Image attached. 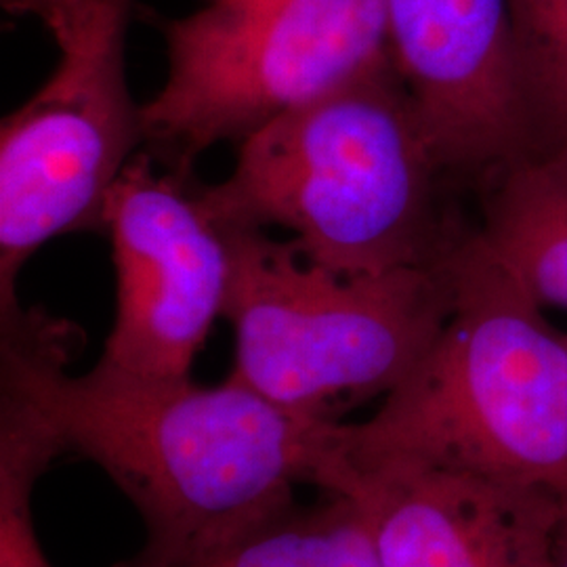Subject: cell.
<instances>
[{"instance_id": "5b68a950", "label": "cell", "mask_w": 567, "mask_h": 567, "mask_svg": "<svg viewBox=\"0 0 567 567\" xmlns=\"http://www.w3.org/2000/svg\"><path fill=\"white\" fill-rule=\"evenodd\" d=\"M158 25L168 79L143 135L179 171L395 63L385 0H217Z\"/></svg>"}, {"instance_id": "5bb4252c", "label": "cell", "mask_w": 567, "mask_h": 567, "mask_svg": "<svg viewBox=\"0 0 567 567\" xmlns=\"http://www.w3.org/2000/svg\"><path fill=\"white\" fill-rule=\"evenodd\" d=\"M102 4L103 0H2L9 13L41 20L60 49L81 37L97 18Z\"/></svg>"}, {"instance_id": "6da1fadb", "label": "cell", "mask_w": 567, "mask_h": 567, "mask_svg": "<svg viewBox=\"0 0 567 567\" xmlns=\"http://www.w3.org/2000/svg\"><path fill=\"white\" fill-rule=\"evenodd\" d=\"M70 332L44 313L0 318V381L41 410L63 452L102 466L135 505L147 550H168L326 489L339 423L305 419L236 379L200 386L97 362L68 374Z\"/></svg>"}, {"instance_id": "8fae6325", "label": "cell", "mask_w": 567, "mask_h": 567, "mask_svg": "<svg viewBox=\"0 0 567 567\" xmlns=\"http://www.w3.org/2000/svg\"><path fill=\"white\" fill-rule=\"evenodd\" d=\"M475 238L538 303L567 309V137L540 143L489 179Z\"/></svg>"}, {"instance_id": "52a82bcc", "label": "cell", "mask_w": 567, "mask_h": 567, "mask_svg": "<svg viewBox=\"0 0 567 567\" xmlns=\"http://www.w3.org/2000/svg\"><path fill=\"white\" fill-rule=\"evenodd\" d=\"M103 231L112 243L116 318L102 362L142 377H189L227 303V229L198 189L135 156L107 196Z\"/></svg>"}, {"instance_id": "30bf717a", "label": "cell", "mask_w": 567, "mask_h": 567, "mask_svg": "<svg viewBox=\"0 0 567 567\" xmlns=\"http://www.w3.org/2000/svg\"><path fill=\"white\" fill-rule=\"evenodd\" d=\"M114 567H381L362 507L326 492L295 498L168 550L140 548Z\"/></svg>"}, {"instance_id": "ba28073f", "label": "cell", "mask_w": 567, "mask_h": 567, "mask_svg": "<svg viewBox=\"0 0 567 567\" xmlns=\"http://www.w3.org/2000/svg\"><path fill=\"white\" fill-rule=\"evenodd\" d=\"M405 93L446 177L494 179L543 143L511 0H385Z\"/></svg>"}, {"instance_id": "4fadbf2b", "label": "cell", "mask_w": 567, "mask_h": 567, "mask_svg": "<svg viewBox=\"0 0 567 567\" xmlns=\"http://www.w3.org/2000/svg\"><path fill=\"white\" fill-rule=\"evenodd\" d=\"M511 11L543 142L567 137V0H511Z\"/></svg>"}, {"instance_id": "3957f363", "label": "cell", "mask_w": 567, "mask_h": 567, "mask_svg": "<svg viewBox=\"0 0 567 567\" xmlns=\"http://www.w3.org/2000/svg\"><path fill=\"white\" fill-rule=\"evenodd\" d=\"M444 177L391 63L252 133L198 194L227 229L282 227L311 264L385 274L442 264L458 240L437 215Z\"/></svg>"}, {"instance_id": "8992f818", "label": "cell", "mask_w": 567, "mask_h": 567, "mask_svg": "<svg viewBox=\"0 0 567 567\" xmlns=\"http://www.w3.org/2000/svg\"><path fill=\"white\" fill-rule=\"evenodd\" d=\"M131 0H103L41 89L0 124V313L18 311V278L58 236L103 229L107 196L143 135L126 81Z\"/></svg>"}, {"instance_id": "9a60e30c", "label": "cell", "mask_w": 567, "mask_h": 567, "mask_svg": "<svg viewBox=\"0 0 567 567\" xmlns=\"http://www.w3.org/2000/svg\"><path fill=\"white\" fill-rule=\"evenodd\" d=\"M557 567H567V492L561 494V524L557 540Z\"/></svg>"}, {"instance_id": "277c9868", "label": "cell", "mask_w": 567, "mask_h": 567, "mask_svg": "<svg viewBox=\"0 0 567 567\" xmlns=\"http://www.w3.org/2000/svg\"><path fill=\"white\" fill-rule=\"evenodd\" d=\"M227 229V227H225ZM236 332L231 379L326 423L385 398L423 362L452 313L446 259L385 274H339L264 229H227Z\"/></svg>"}, {"instance_id": "9c48e42d", "label": "cell", "mask_w": 567, "mask_h": 567, "mask_svg": "<svg viewBox=\"0 0 567 567\" xmlns=\"http://www.w3.org/2000/svg\"><path fill=\"white\" fill-rule=\"evenodd\" d=\"M330 494L364 511L381 567H557L561 496L421 463L341 466Z\"/></svg>"}, {"instance_id": "7c38bea8", "label": "cell", "mask_w": 567, "mask_h": 567, "mask_svg": "<svg viewBox=\"0 0 567 567\" xmlns=\"http://www.w3.org/2000/svg\"><path fill=\"white\" fill-rule=\"evenodd\" d=\"M63 454L55 431L18 386L0 381V567H53L32 517V494Z\"/></svg>"}, {"instance_id": "7a4b0ae2", "label": "cell", "mask_w": 567, "mask_h": 567, "mask_svg": "<svg viewBox=\"0 0 567 567\" xmlns=\"http://www.w3.org/2000/svg\"><path fill=\"white\" fill-rule=\"evenodd\" d=\"M446 269L444 330L370 419L339 425V466L421 463L566 494L567 334L475 234Z\"/></svg>"}]
</instances>
